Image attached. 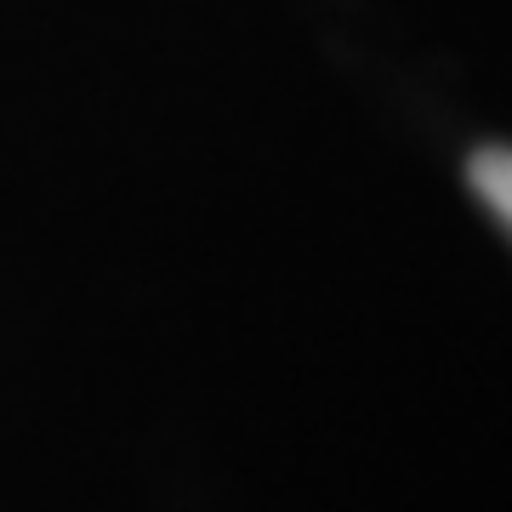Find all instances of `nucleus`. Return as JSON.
Listing matches in <instances>:
<instances>
[{"mask_svg": "<svg viewBox=\"0 0 512 512\" xmlns=\"http://www.w3.org/2000/svg\"><path fill=\"white\" fill-rule=\"evenodd\" d=\"M467 171H473V188L484 194V205L512 228V148H478Z\"/></svg>", "mask_w": 512, "mask_h": 512, "instance_id": "1", "label": "nucleus"}]
</instances>
